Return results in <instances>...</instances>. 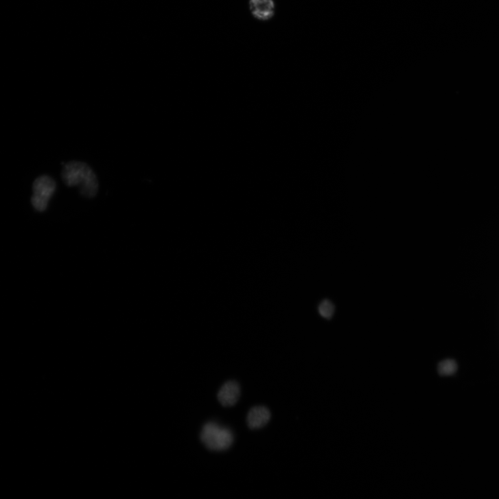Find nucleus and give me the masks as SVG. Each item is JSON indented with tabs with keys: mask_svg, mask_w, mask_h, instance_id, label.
<instances>
[{
	"mask_svg": "<svg viewBox=\"0 0 499 499\" xmlns=\"http://www.w3.org/2000/svg\"><path fill=\"white\" fill-rule=\"evenodd\" d=\"M200 440L208 450L222 452L227 450L233 445L234 436L228 428L210 421L203 426Z\"/></svg>",
	"mask_w": 499,
	"mask_h": 499,
	"instance_id": "f03ea898",
	"label": "nucleus"
},
{
	"mask_svg": "<svg viewBox=\"0 0 499 499\" xmlns=\"http://www.w3.org/2000/svg\"><path fill=\"white\" fill-rule=\"evenodd\" d=\"M56 189V181L49 176H41L34 183V194L31 201L34 207L39 211L46 210L48 202Z\"/></svg>",
	"mask_w": 499,
	"mask_h": 499,
	"instance_id": "7ed1b4c3",
	"label": "nucleus"
},
{
	"mask_svg": "<svg viewBox=\"0 0 499 499\" xmlns=\"http://www.w3.org/2000/svg\"><path fill=\"white\" fill-rule=\"evenodd\" d=\"M335 307L329 300L323 301L318 307V312L321 316L325 318L330 319L334 313Z\"/></svg>",
	"mask_w": 499,
	"mask_h": 499,
	"instance_id": "0eeeda50",
	"label": "nucleus"
},
{
	"mask_svg": "<svg viewBox=\"0 0 499 499\" xmlns=\"http://www.w3.org/2000/svg\"><path fill=\"white\" fill-rule=\"evenodd\" d=\"M455 370V365L451 361H446L441 363L439 366V373L441 375H449L452 373Z\"/></svg>",
	"mask_w": 499,
	"mask_h": 499,
	"instance_id": "6e6552de",
	"label": "nucleus"
},
{
	"mask_svg": "<svg viewBox=\"0 0 499 499\" xmlns=\"http://www.w3.org/2000/svg\"><path fill=\"white\" fill-rule=\"evenodd\" d=\"M249 8L253 16L262 22L271 20L275 14L273 0H249Z\"/></svg>",
	"mask_w": 499,
	"mask_h": 499,
	"instance_id": "20e7f679",
	"label": "nucleus"
},
{
	"mask_svg": "<svg viewBox=\"0 0 499 499\" xmlns=\"http://www.w3.org/2000/svg\"><path fill=\"white\" fill-rule=\"evenodd\" d=\"M240 396V387L237 382L231 381L227 382L218 393L220 402L226 407L234 406Z\"/></svg>",
	"mask_w": 499,
	"mask_h": 499,
	"instance_id": "39448f33",
	"label": "nucleus"
},
{
	"mask_svg": "<svg viewBox=\"0 0 499 499\" xmlns=\"http://www.w3.org/2000/svg\"><path fill=\"white\" fill-rule=\"evenodd\" d=\"M270 419L269 410L264 406H256L252 408L247 417L248 426L252 430H258L266 425Z\"/></svg>",
	"mask_w": 499,
	"mask_h": 499,
	"instance_id": "423d86ee",
	"label": "nucleus"
},
{
	"mask_svg": "<svg viewBox=\"0 0 499 499\" xmlns=\"http://www.w3.org/2000/svg\"><path fill=\"white\" fill-rule=\"evenodd\" d=\"M61 177L68 187L79 186L84 197L94 198L99 191V181L92 168L86 163L72 161L63 167Z\"/></svg>",
	"mask_w": 499,
	"mask_h": 499,
	"instance_id": "f257e3e1",
	"label": "nucleus"
}]
</instances>
